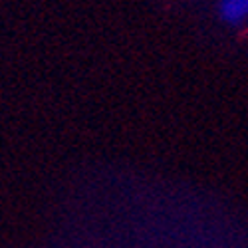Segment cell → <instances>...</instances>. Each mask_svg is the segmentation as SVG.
<instances>
[{"label": "cell", "instance_id": "6da1fadb", "mask_svg": "<svg viewBox=\"0 0 248 248\" xmlns=\"http://www.w3.org/2000/svg\"><path fill=\"white\" fill-rule=\"evenodd\" d=\"M248 0H218V16L226 24H238L246 18Z\"/></svg>", "mask_w": 248, "mask_h": 248}]
</instances>
